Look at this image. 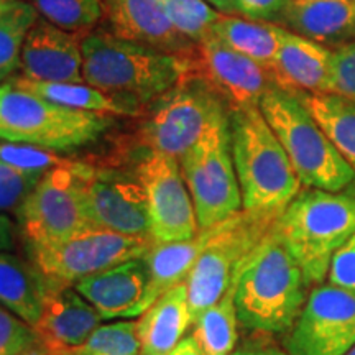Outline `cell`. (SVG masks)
Returning a JSON list of instances; mask_svg holds the SVG:
<instances>
[{
    "label": "cell",
    "instance_id": "obj_1",
    "mask_svg": "<svg viewBox=\"0 0 355 355\" xmlns=\"http://www.w3.org/2000/svg\"><path fill=\"white\" fill-rule=\"evenodd\" d=\"M81 50L86 84L137 104L158 99L196 73V55H171L105 30L84 35Z\"/></svg>",
    "mask_w": 355,
    "mask_h": 355
},
{
    "label": "cell",
    "instance_id": "obj_2",
    "mask_svg": "<svg viewBox=\"0 0 355 355\" xmlns=\"http://www.w3.org/2000/svg\"><path fill=\"white\" fill-rule=\"evenodd\" d=\"M239 322L261 334L290 331L309 296L301 266L282 245L273 227L234 278Z\"/></svg>",
    "mask_w": 355,
    "mask_h": 355
},
{
    "label": "cell",
    "instance_id": "obj_3",
    "mask_svg": "<svg viewBox=\"0 0 355 355\" xmlns=\"http://www.w3.org/2000/svg\"><path fill=\"white\" fill-rule=\"evenodd\" d=\"M273 234L309 286L322 285L334 255L355 235V181L340 191L303 188L278 214Z\"/></svg>",
    "mask_w": 355,
    "mask_h": 355
},
{
    "label": "cell",
    "instance_id": "obj_4",
    "mask_svg": "<svg viewBox=\"0 0 355 355\" xmlns=\"http://www.w3.org/2000/svg\"><path fill=\"white\" fill-rule=\"evenodd\" d=\"M229 130L242 209L278 216L303 189L285 148L260 107L230 109Z\"/></svg>",
    "mask_w": 355,
    "mask_h": 355
},
{
    "label": "cell",
    "instance_id": "obj_5",
    "mask_svg": "<svg viewBox=\"0 0 355 355\" xmlns=\"http://www.w3.org/2000/svg\"><path fill=\"white\" fill-rule=\"evenodd\" d=\"M259 107L285 148L303 188L340 191L354 183V168L337 152L303 97L273 84Z\"/></svg>",
    "mask_w": 355,
    "mask_h": 355
},
{
    "label": "cell",
    "instance_id": "obj_6",
    "mask_svg": "<svg viewBox=\"0 0 355 355\" xmlns=\"http://www.w3.org/2000/svg\"><path fill=\"white\" fill-rule=\"evenodd\" d=\"M109 125V115L53 104L13 83L0 87V140L64 152L91 144Z\"/></svg>",
    "mask_w": 355,
    "mask_h": 355
},
{
    "label": "cell",
    "instance_id": "obj_7",
    "mask_svg": "<svg viewBox=\"0 0 355 355\" xmlns=\"http://www.w3.org/2000/svg\"><path fill=\"white\" fill-rule=\"evenodd\" d=\"M277 217L241 211L207 229V241L186 278L193 324L225 295L241 265L268 235Z\"/></svg>",
    "mask_w": 355,
    "mask_h": 355
},
{
    "label": "cell",
    "instance_id": "obj_8",
    "mask_svg": "<svg viewBox=\"0 0 355 355\" xmlns=\"http://www.w3.org/2000/svg\"><path fill=\"white\" fill-rule=\"evenodd\" d=\"M199 229H211L242 209V194L230 148L229 114L204 132L180 159Z\"/></svg>",
    "mask_w": 355,
    "mask_h": 355
},
{
    "label": "cell",
    "instance_id": "obj_9",
    "mask_svg": "<svg viewBox=\"0 0 355 355\" xmlns=\"http://www.w3.org/2000/svg\"><path fill=\"white\" fill-rule=\"evenodd\" d=\"M222 115H225L222 97L193 73L155 99L139 130L140 146L180 162Z\"/></svg>",
    "mask_w": 355,
    "mask_h": 355
},
{
    "label": "cell",
    "instance_id": "obj_10",
    "mask_svg": "<svg viewBox=\"0 0 355 355\" xmlns=\"http://www.w3.org/2000/svg\"><path fill=\"white\" fill-rule=\"evenodd\" d=\"M153 243L152 239L87 225L66 241L28 248V252L33 263L50 282L74 286L110 266L144 259Z\"/></svg>",
    "mask_w": 355,
    "mask_h": 355
},
{
    "label": "cell",
    "instance_id": "obj_11",
    "mask_svg": "<svg viewBox=\"0 0 355 355\" xmlns=\"http://www.w3.org/2000/svg\"><path fill=\"white\" fill-rule=\"evenodd\" d=\"M87 163L74 162L46 171L19 211L28 248L66 241L89 222L81 202V173Z\"/></svg>",
    "mask_w": 355,
    "mask_h": 355
},
{
    "label": "cell",
    "instance_id": "obj_12",
    "mask_svg": "<svg viewBox=\"0 0 355 355\" xmlns=\"http://www.w3.org/2000/svg\"><path fill=\"white\" fill-rule=\"evenodd\" d=\"M135 176L145 191L152 241L170 243L196 237L201 229L180 162L168 155L146 152L137 165Z\"/></svg>",
    "mask_w": 355,
    "mask_h": 355
},
{
    "label": "cell",
    "instance_id": "obj_13",
    "mask_svg": "<svg viewBox=\"0 0 355 355\" xmlns=\"http://www.w3.org/2000/svg\"><path fill=\"white\" fill-rule=\"evenodd\" d=\"M355 345V293L319 285L288 336L286 355H345Z\"/></svg>",
    "mask_w": 355,
    "mask_h": 355
},
{
    "label": "cell",
    "instance_id": "obj_14",
    "mask_svg": "<svg viewBox=\"0 0 355 355\" xmlns=\"http://www.w3.org/2000/svg\"><path fill=\"white\" fill-rule=\"evenodd\" d=\"M81 202L92 227L152 239L146 196L137 176L87 165L81 173Z\"/></svg>",
    "mask_w": 355,
    "mask_h": 355
},
{
    "label": "cell",
    "instance_id": "obj_15",
    "mask_svg": "<svg viewBox=\"0 0 355 355\" xmlns=\"http://www.w3.org/2000/svg\"><path fill=\"white\" fill-rule=\"evenodd\" d=\"M194 61L198 76L229 102L230 109L259 107L275 84L268 69L234 51L214 35L198 44Z\"/></svg>",
    "mask_w": 355,
    "mask_h": 355
},
{
    "label": "cell",
    "instance_id": "obj_16",
    "mask_svg": "<svg viewBox=\"0 0 355 355\" xmlns=\"http://www.w3.org/2000/svg\"><path fill=\"white\" fill-rule=\"evenodd\" d=\"M101 321V314L76 288L51 282L42 318L33 331L38 344L48 352L74 354L94 334Z\"/></svg>",
    "mask_w": 355,
    "mask_h": 355
},
{
    "label": "cell",
    "instance_id": "obj_17",
    "mask_svg": "<svg viewBox=\"0 0 355 355\" xmlns=\"http://www.w3.org/2000/svg\"><path fill=\"white\" fill-rule=\"evenodd\" d=\"M112 33L155 50L194 56L198 44L178 33L168 20L162 0H101Z\"/></svg>",
    "mask_w": 355,
    "mask_h": 355
},
{
    "label": "cell",
    "instance_id": "obj_18",
    "mask_svg": "<svg viewBox=\"0 0 355 355\" xmlns=\"http://www.w3.org/2000/svg\"><path fill=\"white\" fill-rule=\"evenodd\" d=\"M24 78L48 83H83V50L78 35L44 19L32 26L21 50Z\"/></svg>",
    "mask_w": 355,
    "mask_h": 355
},
{
    "label": "cell",
    "instance_id": "obj_19",
    "mask_svg": "<svg viewBox=\"0 0 355 355\" xmlns=\"http://www.w3.org/2000/svg\"><path fill=\"white\" fill-rule=\"evenodd\" d=\"M270 74L278 87L293 94H327L331 79V50L322 43L283 28Z\"/></svg>",
    "mask_w": 355,
    "mask_h": 355
},
{
    "label": "cell",
    "instance_id": "obj_20",
    "mask_svg": "<svg viewBox=\"0 0 355 355\" xmlns=\"http://www.w3.org/2000/svg\"><path fill=\"white\" fill-rule=\"evenodd\" d=\"M74 288L102 319L137 318L148 288V266L144 259L123 261L81 279Z\"/></svg>",
    "mask_w": 355,
    "mask_h": 355
},
{
    "label": "cell",
    "instance_id": "obj_21",
    "mask_svg": "<svg viewBox=\"0 0 355 355\" xmlns=\"http://www.w3.org/2000/svg\"><path fill=\"white\" fill-rule=\"evenodd\" d=\"M278 24L318 43L355 37V0H290Z\"/></svg>",
    "mask_w": 355,
    "mask_h": 355
},
{
    "label": "cell",
    "instance_id": "obj_22",
    "mask_svg": "<svg viewBox=\"0 0 355 355\" xmlns=\"http://www.w3.org/2000/svg\"><path fill=\"white\" fill-rule=\"evenodd\" d=\"M140 316V321H137L140 355L171 352L193 324L186 282H181L159 296Z\"/></svg>",
    "mask_w": 355,
    "mask_h": 355
},
{
    "label": "cell",
    "instance_id": "obj_23",
    "mask_svg": "<svg viewBox=\"0 0 355 355\" xmlns=\"http://www.w3.org/2000/svg\"><path fill=\"white\" fill-rule=\"evenodd\" d=\"M51 282L35 263L0 252V306H3L28 326L42 318Z\"/></svg>",
    "mask_w": 355,
    "mask_h": 355
},
{
    "label": "cell",
    "instance_id": "obj_24",
    "mask_svg": "<svg viewBox=\"0 0 355 355\" xmlns=\"http://www.w3.org/2000/svg\"><path fill=\"white\" fill-rule=\"evenodd\" d=\"M207 241V229L199 230L196 237L183 242L153 243V247L144 257L148 266V288L141 301L137 316L144 314L146 309L165 295L173 286L186 282L204 243Z\"/></svg>",
    "mask_w": 355,
    "mask_h": 355
},
{
    "label": "cell",
    "instance_id": "obj_25",
    "mask_svg": "<svg viewBox=\"0 0 355 355\" xmlns=\"http://www.w3.org/2000/svg\"><path fill=\"white\" fill-rule=\"evenodd\" d=\"M17 87L25 89L35 96L63 105V107L86 110L104 115H128L137 114L139 104L132 101H123L110 96L101 89L83 83H48L33 81V79L17 78L12 81Z\"/></svg>",
    "mask_w": 355,
    "mask_h": 355
},
{
    "label": "cell",
    "instance_id": "obj_26",
    "mask_svg": "<svg viewBox=\"0 0 355 355\" xmlns=\"http://www.w3.org/2000/svg\"><path fill=\"white\" fill-rule=\"evenodd\" d=\"M283 28L270 21H257L220 13L212 35L234 51L250 58L270 71L277 58Z\"/></svg>",
    "mask_w": 355,
    "mask_h": 355
},
{
    "label": "cell",
    "instance_id": "obj_27",
    "mask_svg": "<svg viewBox=\"0 0 355 355\" xmlns=\"http://www.w3.org/2000/svg\"><path fill=\"white\" fill-rule=\"evenodd\" d=\"M301 97L337 152L355 171V99L331 92Z\"/></svg>",
    "mask_w": 355,
    "mask_h": 355
},
{
    "label": "cell",
    "instance_id": "obj_28",
    "mask_svg": "<svg viewBox=\"0 0 355 355\" xmlns=\"http://www.w3.org/2000/svg\"><path fill=\"white\" fill-rule=\"evenodd\" d=\"M193 337L202 355H230L234 352L239 340L234 282L225 295L196 319Z\"/></svg>",
    "mask_w": 355,
    "mask_h": 355
},
{
    "label": "cell",
    "instance_id": "obj_29",
    "mask_svg": "<svg viewBox=\"0 0 355 355\" xmlns=\"http://www.w3.org/2000/svg\"><path fill=\"white\" fill-rule=\"evenodd\" d=\"M38 19L37 8L25 0H8L0 12V83L20 68L26 35Z\"/></svg>",
    "mask_w": 355,
    "mask_h": 355
},
{
    "label": "cell",
    "instance_id": "obj_30",
    "mask_svg": "<svg viewBox=\"0 0 355 355\" xmlns=\"http://www.w3.org/2000/svg\"><path fill=\"white\" fill-rule=\"evenodd\" d=\"M32 3L42 19L74 35L89 32L104 15L101 0H32Z\"/></svg>",
    "mask_w": 355,
    "mask_h": 355
},
{
    "label": "cell",
    "instance_id": "obj_31",
    "mask_svg": "<svg viewBox=\"0 0 355 355\" xmlns=\"http://www.w3.org/2000/svg\"><path fill=\"white\" fill-rule=\"evenodd\" d=\"M162 3L173 28L196 44L211 37L220 17L206 0H162Z\"/></svg>",
    "mask_w": 355,
    "mask_h": 355
},
{
    "label": "cell",
    "instance_id": "obj_32",
    "mask_svg": "<svg viewBox=\"0 0 355 355\" xmlns=\"http://www.w3.org/2000/svg\"><path fill=\"white\" fill-rule=\"evenodd\" d=\"M73 355H140L137 321H119L99 326Z\"/></svg>",
    "mask_w": 355,
    "mask_h": 355
},
{
    "label": "cell",
    "instance_id": "obj_33",
    "mask_svg": "<svg viewBox=\"0 0 355 355\" xmlns=\"http://www.w3.org/2000/svg\"><path fill=\"white\" fill-rule=\"evenodd\" d=\"M0 162L26 171L46 173L55 168L73 165L74 159L63 158L55 150L3 140L0 141Z\"/></svg>",
    "mask_w": 355,
    "mask_h": 355
},
{
    "label": "cell",
    "instance_id": "obj_34",
    "mask_svg": "<svg viewBox=\"0 0 355 355\" xmlns=\"http://www.w3.org/2000/svg\"><path fill=\"white\" fill-rule=\"evenodd\" d=\"M44 173L26 171L0 162V212L19 214Z\"/></svg>",
    "mask_w": 355,
    "mask_h": 355
},
{
    "label": "cell",
    "instance_id": "obj_35",
    "mask_svg": "<svg viewBox=\"0 0 355 355\" xmlns=\"http://www.w3.org/2000/svg\"><path fill=\"white\" fill-rule=\"evenodd\" d=\"M38 344L33 327L0 306V355H26Z\"/></svg>",
    "mask_w": 355,
    "mask_h": 355
},
{
    "label": "cell",
    "instance_id": "obj_36",
    "mask_svg": "<svg viewBox=\"0 0 355 355\" xmlns=\"http://www.w3.org/2000/svg\"><path fill=\"white\" fill-rule=\"evenodd\" d=\"M329 92L355 99V42L337 44L331 50Z\"/></svg>",
    "mask_w": 355,
    "mask_h": 355
},
{
    "label": "cell",
    "instance_id": "obj_37",
    "mask_svg": "<svg viewBox=\"0 0 355 355\" xmlns=\"http://www.w3.org/2000/svg\"><path fill=\"white\" fill-rule=\"evenodd\" d=\"M327 278L331 285L355 293V235L334 255Z\"/></svg>",
    "mask_w": 355,
    "mask_h": 355
},
{
    "label": "cell",
    "instance_id": "obj_38",
    "mask_svg": "<svg viewBox=\"0 0 355 355\" xmlns=\"http://www.w3.org/2000/svg\"><path fill=\"white\" fill-rule=\"evenodd\" d=\"M290 0H235L237 13L243 19L278 24Z\"/></svg>",
    "mask_w": 355,
    "mask_h": 355
},
{
    "label": "cell",
    "instance_id": "obj_39",
    "mask_svg": "<svg viewBox=\"0 0 355 355\" xmlns=\"http://www.w3.org/2000/svg\"><path fill=\"white\" fill-rule=\"evenodd\" d=\"M230 355H286V350L265 339H252L237 347Z\"/></svg>",
    "mask_w": 355,
    "mask_h": 355
},
{
    "label": "cell",
    "instance_id": "obj_40",
    "mask_svg": "<svg viewBox=\"0 0 355 355\" xmlns=\"http://www.w3.org/2000/svg\"><path fill=\"white\" fill-rule=\"evenodd\" d=\"M15 245V224L8 216L0 212V252L10 250Z\"/></svg>",
    "mask_w": 355,
    "mask_h": 355
},
{
    "label": "cell",
    "instance_id": "obj_41",
    "mask_svg": "<svg viewBox=\"0 0 355 355\" xmlns=\"http://www.w3.org/2000/svg\"><path fill=\"white\" fill-rule=\"evenodd\" d=\"M166 355H202V352L201 349H199L196 339H194L193 336H189V337H184V339H181V343Z\"/></svg>",
    "mask_w": 355,
    "mask_h": 355
},
{
    "label": "cell",
    "instance_id": "obj_42",
    "mask_svg": "<svg viewBox=\"0 0 355 355\" xmlns=\"http://www.w3.org/2000/svg\"><path fill=\"white\" fill-rule=\"evenodd\" d=\"M209 6L216 8L217 12L222 13H237V7H235V0H206Z\"/></svg>",
    "mask_w": 355,
    "mask_h": 355
},
{
    "label": "cell",
    "instance_id": "obj_43",
    "mask_svg": "<svg viewBox=\"0 0 355 355\" xmlns=\"http://www.w3.org/2000/svg\"><path fill=\"white\" fill-rule=\"evenodd\" d=\"M28 355V354H26ZM42 355H73V354H60V352H48V350H43Z\"/></svg>",
    "mask_w": 355,
    "mask_h": 355
},
{
    "label": "cell",
    "instance_id": "obj_44",
    "mask_svg": "<svg viewBox=\"0 0 355 355\" xmlns=\"http://www.w3.org/2000/svg\"><path fill=\"white\" fill-rule=\"evenodd\" d=\"M7 2H8V0H0V12L3 10V7L7 6Z\"/></svg>",
    "mask_w": 355,
    "mask_h": 355
},
{
    "label": "cell",
    "instance_id": "obj_45",
    "mask_svg": "<svg viewBox=\"0 0 355 355\" xmlns=\"http://www.w3.org/2000/svg\"><path fill=\"white\" fill-rule=\"evenodd\" d=\"M345 355H355V345H354V347H352V349H350V350H349V352H347V354H345Z\"/></svg>",
    "mask_w": 355,
    "mask_h": 355
},
{
    "label": "cell",
    "instance_id": "obj_46",
    "mask_svg": "<svg viewBox=\"0 0 355 355\" xmlns=\"http://www.w3.org/2000/svg\"><path fill=\"white\" fill-rule=\"evenodd\" d=\"M0 87H2V84H0Z\"/></svg>",
    "mask_w": 355,
    "mask_h": 355
}]
</instances>
